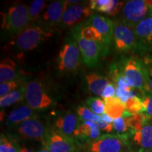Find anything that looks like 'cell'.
I'll use <instances>...</instances> for the list:
<instances>
[{"mask_svg": "<svg viewBox=\"0 0 152 152\" xmlns=\"http://www.w3.org/2000/svg\"><path fill=\"white\" fill-rule=\"evenodd\" d=\"M81 54L73 34L68 36L61 47L57 58L58 70L62 73H73L80 66Z\"/></svg>", "mask_w": 152, "mask_h": 152, "instance_id": "1", "label": "cell"}, {"mask_svg": "<svg viewBox=\"0 0 152 152\" xmlns=\"http://www.w3.org/2000/svg\"><path fill=\"white\" fill-rule=\"evenodd\" d=\"M3 28L11 36L16 37L30 24L29 7L25 4L11 6L4 15Z\"/></svg>", "mask_w": 152, "mask_h": 152, "instance_id": "2", "label": "cell"}, {"mask_svg": "<svg viewBox=\"0 0 152 152\" xmlns=\"http://www.w3.org/2000/svg\"><path fill=\"white\" fill-rule=\"evenodd\" d=\"M52 35L47 28L39 26H31L16 36L14 45L21 52H29L35 49Z\"/></svg>", "mask_w": 152, "mask_h": 152, "instance_id": "3", "label": "cell"}, {"mask_svg": "<svg viewBox=\"0 0 152 152\" xmlns=\"http://www.w3.org/2000/svg\"><path fill=\"white\" fill-rule=\"evenodd\" d=\"M87 152H133L128 137L106 134L87 143Z\"/></svg>", "mask_w": 152, "mask_h": 152, "instance_id": "4", "label": "cell"}, {"mask_svg": "<svg viewBox=\"0 0 152 152\" xmlns=\"http://www.w3.org/2000/svg\"><path fill=\"white\" fill-rule=\"evenodd\" d=\"M121 68L124 75L132 82L134 88L144 94L149 92L147 70L143 60L130 57L123 61Z\"/></svg>", "mask_w": 152, "mask_h": 152, "instance_id": "5", "label": "cell"}, {"mask_svg": "<svg viewBox=\"0 0 152 152\" xmlns=\"http://www.w3.org/2000/svg\"><path fill=\"white\" fill-rule=\"evenodd\" d=\"M71 33L78 45L82 59L88 67L94 68L97 66L101 58L108 54L102 44L82 37L74 29H72Z\"/></svg>", "mask_w": 152, "mask_h": 152, "instance_id": "6", "label": "cell"}, {"mask_svg": "<svg viewBox=\"0 0 152 152\" xmlns=\"http://www.w3.org/2000/svg\"><path fill=\"white\" fill-rule=\"evenodd\" d=\"M25 88L26 102L34 111L45 110L52 105V99L40 80H31L25 84Z\"/></svg>", "mask_w": 152, "mask_h": 152, "instance_id": "7", "label": "cell"}, {"mask_svg": "<svg viewBox=\"0 0 152 152\" xmlns=\"http://www.w3.org/2000/svg\"><path fill=\"white\" fill-rule=\"evenodd\" d=\"M93 11L88 2L71 4L67 1V6L63 14L59 26L64 29L74 28L85 22L92 16Z\"/></svg>", "mask_w": 152, "mask_h": 152, "instance_id": "8", "label": "cell"}, {"mask_svg": "<svg viewBox=\"0 0 152 152\" xmlns=\"http://www.w3.org/2000/svg\"><path fill=\"white\" fill-rule=\"evenodd\" d=\"M114 48L118 53H128L137 47V39L133 28L122 21L114 22Z\"/></svg>", "mask_w": 152, "mask_h": 152, "instance_id": "9", "label": "cell"}, {"mask_svg": "<svg viewBox=\"0 0 152 152\" xmlns=\"http://www.w3.org/2000/svg\"><path fill=\"white\" fill-rule=\"evenodd\" d=\"M151 14L147 1L145 0H131L125 4L122 9L121 21L134 28L141 20Z\"/></svg>", "mask_w": 152, "mask_h": 152, "instance_id": "10", "label": "cell"}, {"mask_svg": "<svg viewBox=\"0 0 152 152\" xmlns=\"http://www.w3.org/2000/svg\"><path fill=\"white\" fill-rule=\"evenodd\" d=\"M45 149L49 152H75V141L54 128H49L42 141Z\"/></svg>", "mask_w": 152, "mask_h": 152, "instance_id": "11", "label": "cell"}, {"mask_svg": "<svg viewBox=\"0 0 152 152\" xmlns=\"http://www.w3.org/2000/svg\"><path fill=\"white\" fill-rule=\"evenodd\" d=\"M48 129L37 118L28 120L16 125V133L20 138L42 142L46 136Z\"/></svg>", "mask_w": 152, "mask_h": 152, "instance_id": "12", "label": "cell"}, {"mask_svg": "<svg viewBox=\"0 0 152 152\" xmlns=\"http://www.w3.org/2000/svg\"><path fill=\"white\" fill-rule=\"evenodd\" d=\"M128 140L131 149L137 147V152H152V121H146L140 130L130 133Z\"/></svg>", "mask_w": 152, "mask_h": 152, "instance_id": "13", "label": "cell"}, {"mask_svg": "<svg viewBox=\"0 0 152 152\" xmlns=\"http://www.w3.org/2000/svg\"><path fill=\"white\" fill-rule=\"evenodd\" d=\"M87 21L98 30L103 39L104 47L108 52L111 46L113 37L114 22L109 18L102 15L93 14L87 20Z\"/></svg>", "mask_w": 152, "mask_h": 152, "instance_id": "14", "label": "cell"}, {"mask_svg": "<svg viewBox=\"0 0 152 152\" xmlns=\"http://www.w3.org/2000/svg\"><path fill=\"white\" fill-rule=\"evenodd\" d=\"M78 118L73 112L66 111L55 120L54 129L66 136L73 138L74 132L80 124Z\"/></svg>", "mask_w": 152, "mask_h": 152, "instance_id": "15", "label": "cell"}, {"mask_svg": "<svg viewBox=\"0 0 152 152\" xmlns=\"http://www.w3.org/2000/svg\"><path fill=\"white\" fill-rule=\"evenodd\" d=\"M67 6V1H54L47 5L42 19L48 26L59 25L62 16Z\"/></svg>", "mask_w": 152, "mask_h": 152, "instance_id": "16", "label": "cell"}, {"mask_svg": "<svg viewBox=\"0 0 152 152\" xmlns=\"http://www.w3.org/2000/svg\"><path fill=\"white\" fill-rule=\"evenodd\" d=\"M101 136V130L97 123L94 121H83L80 123L75 132L74 137L80 141L90 143Z\"/></svg>", "mask_w": 152, "mask_h": 152, "instance_id": "17", "label": "cell"}, {"mask_svg": "<svg viewBox=\"0 0 152 152\" xmlns=\"http://www.w3.org/2000/svg\"><path fill=\"white\" fill-rule=\"evenodd\" d=\"M124 1L118 0H91L89 5L92 11L104 13L109 16H115L122 10L125 5Z\"/></svg>", "mask_w": 152, "mask_h": 152, "instance_id": "18", "label": "cell"}, {"mask_svg": "<svg viewBox=\"0 0 152 152\" xmlns=\"http://www.w3.org/2000/svg\"><path fill=\"white\" fill-rule=\"evenodd\" d=\"M137 39V46L140 43L144 47L152 44V19L149 16L141 20L134 28Z\"/></svg>", "mask_w": 152, "mask_h": 152, "instance_id": "19", "label": "cell"}, {"mask_svg": "<svg viewBox=\"0 0 152 152\" xmlns=\"http://www.w3.org/2000/svg\"><path fill=\"white\" fill-rule=\"evenodd\" d=\"M20 73L17 64L14 60L7 57L0 63V82L7 83L20 79Z\"/></svg>", "mask_w": 152, "mask_h": 152, "instance_id": "20", "label": "cell"}, {"mask_svg": "<svg viewBox=\"0 0 152 152\" xmlns=\"http://www.w3.org/2000/svg\"><path fill=\"white\" fill-rule=\"evenodd\" d=\"M36 118V113L33 109L28 105H23L9 113L7 116V123L12 126H16L24 121Z\"/></svg>", "mask_w": 152, "mask_h": 152, "instance_id": "21", "label": "cell"}, {"mask_svg": "<svg viewBox=\"0 0 152 152\" xmlns=\"http://www.w3.org/2000/svg\"><path fill=\"white\" fill-rule=\"evenodd\" d=\"M89 90L97 96H102L104 89L111 82L107 77L98 73H90L85 75Z\"/></svg>", "mask_w": 152, "mask_h": 152, "instance_id": "22", "label": "cell"}, {"mask_svg": "<svg viewBox=\"0 0 152 152\" xmlns=\"http://www.w3.org/2000/svg\"><path fill=\"white\" fill-rule=\"evenodd\" d=\"M73 29L75 30L82 37L89 39V40L97 42L102 44L104 47L103 39H102L101 34L99 33L98 30L94 26H92L90 23H89L87 20L82 23L78 25V26H75ZM106 52L109 53L107 50H106Z\"/></svg>", "mask_w": 152, "mask_h": 152, "instance_id": "23", "label": "cell"}, {"mask_svg": "<svg viewBox=\"0 0 152 152\" xmlns=\"http://www.w3.org/2000/svg\"><path fill=\"white\" fill-rule=\"evenodd\" d=\"M104 100L105 102V113L114 120L123 116L125 111V105L119 98L114 96Z\"/></svg>", "mask_w": 152, "mask_h": 152, "instance_id": "24", "label": "cell"}, {"mask_svg": "<svg viewBox=\"0 0 152 152\" xmlns=\"http://www.w3.org/2000/svg\"><path fill=\"white\" fill-rule=\"evenodd\" d=\"M24 99H26L25 85L0 98V106L1 108L9 107L13 104L21 102Z\"/></svg>", "mask_w": 152, "mask_h": 152, "instance_id": "25", "label": "cell"}, {"mask_svg": "<svg viewBox=\"0 0 152 152\" xmlns=\"http://www.w3.org/2000/svg\"><path fill=\"white\" fill-rule=\"evenodd\" d=\"M47 1L43 0H34L29 7L30 22H34L41 16L47 8ZM43 14V13H42Z\"/></svg>", "mask_w": 152, "mask_h": 152, "instance_id": "26", "label": "cell"}, {"mask_svg": "<svg viewBox=\"0 0 152 152\" xmlns=\"http://www.w3.org/2000/svg\"><path fill=\"white\" fill-rule=\"evenodd\" d=\"M20 150L16 139L1 134L0 138V152H19Z\"/></svg>", "mask_w": 152, "mask_h": 152, "instance_id": "27", "label": "cell"}, {"mask_svg": "<svg viewBox=\"0 0 152 152\" xmlns=\"http://www.w3.org/2000/svg\"><path fill=\"white\" fill-rule=\"evenodd\" d=\"M125 110L132 115L144 113L142 100L138 96H134L133 97L128 99V101L125 103Z\"/></svg>", "mask_w": 152, "mask_h": 152, "instance_id": "28", "label": "cell"}, {"mask_svg": "<svg viewBox=\"0 0 152 152\" xmlns=\"http://www.w3.org/2000/svg\"><path fill=\"white\" fill-rule=\"evenodd\" d=\"M85 105L96 115L105 113V102L99 97H90L85 101Z\"/></svg>", "mask_w": 152, "mask_h": 152, "instance_id": "29", "label": "cell"}, {"mask_svg": "<svg viewBox=\"0 0 152 152\" xmlns=\"http://www.w3.org/2000/svg\"><path fill=\"white\" fill-rule=\"evenodd\" d=\"M77 114L80 121H94L98 123L101 121L100 115H96L86 106H79L77 109Z\"/></svg>", "mask_w": 152, "mask_h": 152, "instance_id": "30", "label": "cell"}, {"mask_svg": "<svg viewBox=\"0 0 152 152\" xmlns=\"http://www.w3.org/2000/svg\"><path fill=\"white\" fill-rule=\"evenodd\" d=\"M113 129L116 132L117 134L128 136L130 133V128H129L125 118L122 116L115 119L113 121Z\"/></svg>", "mask_w": 152, "mask_h": 152, "instance_id": "31", "label": "cell"}, {"mask_svg": "<svg viewBox=\"0 0 152 152\" xmlns=\"http://www.w3.org/2000/svg\"><path fill=\"white\" fill-rule=\"evenodd\" d=\"M22 80L20 78L16 80L1 83V85H0V96H1V97L18 89V87L20 86Z\"/></svg>", "mask_w": 152, "mask_h": 152, "instance_id": "32", "label": "cell"}, {"mask_svg": "<svg viewBox=\"0 0 152 152\" xmlns=\"http://www.w3.org/2000/svg\"><path fill=\"white\" fill-rule=\"evenodd\" d=\"M144 106V114L149 120L152 119V94H144L142 99Z\"/></svg>", "mask_w": 152, "mask_h": 152, "instance_id": "33", "label": "cell"}, {"mask_svg": "<svg viewBox=\"0 0 152 152\" xmlns=\"http://www.w3.org/2000/svg\"><path fill=\"white\" fill-rule=\"evenodd\" d=\"M142 60L147 70L149 92L152 94V56H147Z\"/></svg>", "mask_w": 152, "mask_h": 152, "instance_id": "34", "label": "cell"}, {"mask_svg": "<svg viewBox=\"0 0 152 152\" xmlns=\"http://www.w3.org/2000/svg\"><path fill=\"white\" fill-rule=\"evenodd\" d=\"M115 94V87L113 84H112L111 83L109 84L106 87V88L104 89L103 94H102V99H109L111 97H114Z\"/></svg>", "mask_w": 152, "mask_h": 152, "instance_id": "35", "label": "cell"}, {"mask_svg": "<svg viewBox=\"0 0 152 152\" xmlns=\"http://www.w3.org/2000/svg\"><path fill=\"white\" fill-rule=\"evenodd\" d=\"M99 125V128L101 131H103L104 132L108 133V134H110L113 132V124L111 123H107L105 122L104 121H101L97 123Z\"/></svg>", "mask_w": 152, "mask_h": 152, "instance_id": "36", "label": "cell"}, {"mask_svg": "<svg viewBox=\"0 0 152 152\" xmlns=\"http://www.w3.org/2000/svg\"><path fill=\"white\" fill-rule=\"evenodd\" d=\"M100 117L102 121H104L107 123H113V121H114L113 118H112L111 116H109V115H107L106 113H104L103 115H101Z\"/></svg>", "mask_w": 152, "mask_h": 152, "instance_id": "37", "label": "cell"}, {"mask_svg": "<svg viewBox=\"0 0 152 152\" xmlns=\"http://www.w3.org/2000/svg\"><path fill=\"white\" fill-rule=\"evenodd\" d=\"M147 3L148 6H149V8L150 9V11H151V14L152 13V0H150V1H147Z\"/></svg>", "mask_w": 152, "mask_h": 152, "instance_id": "38", "label": "cell"}, {"mask_svg": "<svg viewBox=\"0 0 152 152\" xmlns=\"http://www.w3.org/2000/svg\"><path fill=\"white\" fill-rule=\"evenodd\" d=\"M19 152H33V151H30V150L28 149L27 148L23 147V148H21V149H20V151H19Z\"/></svg>", "mask_w": 152, "mask_h": 152, "instance_id": "39", "label": "cell"}, {"mask_svg": "<svg viewBox=\"0 0 152 152\" xmlns=\"http://www.w3.org/2000/svg\"><path fill=\"white\" fill-rule=\"evenodd\" d=\"M39 152H49V151H47V149H42V150H41V151H39Z\"/></svg>", "mask_w": 152, "mask_h": 152, "instance_id": "40", "label": "cell"}, {"mask_svg": "<svg viewBox=\"0 0 152 152\" xmlns=\"http://www.w3.org/2000/svg\"><path fill=\"white\" fill-rule=\"evenodd\" d=\"M150 16H151V19H152V13L151 14H150Z\"/></svg>", "mask_w": 152, "mask_h": 152, "instance_id": "41", "label": "cell"}]
</instances>
